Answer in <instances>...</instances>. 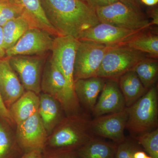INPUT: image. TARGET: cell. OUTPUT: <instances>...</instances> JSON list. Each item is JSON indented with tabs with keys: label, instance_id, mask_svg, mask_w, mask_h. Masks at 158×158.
<instances>
[{
	"label": "cell",
	"instance_id": "6da1fadb",
	"mask_svg": "<svg viewBox=\"0 0 158 158\" xmlns=\"http://www.w3.org/2000/svg\"><path fill=\"white\" fill-rule=\"evenodd\" d=\"M47 18L60 36L79 40L99 23L95 10L83 0H40Z\"/></svg>",
	"mask_w": 158,
	"mask_h": 158
},
{
	"label": "cell",
	"instance_id": "7a4b0ae2",
	"mask_svg": "<svg viewBox=\"0 0 158 158\" xmlns=\"http://www.w3.org/2000/svg\"><path fill=\"white\" fill-rule=\"evenodd\" d=\"M90 120L73 115L62 121L48 139L45 147L50 149L47 151L77 150L94 137L90 131Z\"/></svg>",
	"mask_w": 158,
	"mask_h": 158
},
{
	"label": "cell",
	"instance_id": "3957f363",
	"mask_svg": "<svg viewBox=\"0 0 158 158\" xmlns=\"http://www.w3.org/2000/svg\"><path fill=\"white\" fill-rule=\"evenodd\" d=\"M127 109L126 128L133 138L157 128V88L154 85Z\"/></svg>",
	"mask_w": 158,
	"mask_h": 158
},
{
	"label": "cell",
	"instance_id": "277c9868",
	"mask_svg": "<svg viewBox=\"0 0 158 158\" xmlns=\"http://www.w3.org/2000/svg\"><path fill=\"white\" fill-rule=\"evenodd\" d=\"M41 90L59 102L67 114H77L80 109L78 100L71 92L65 77L50 57L44 67Z\"/></svg>",
	"mask_w": 158,
	"mask_h": 158
},
{
	"label": "cell",
	"instance_id": "5b68a950",
	"mask_svg": "<svg viewBox=\"0 0 158 158\" xmlns=\"http://www.w3.org/2000/svg\"><path fill=\"white\" fill-rule=\"evenodd\" d=\"M144 54L124 45L110 46L103 59L97 77L118 81L119 77L132 70Z\"/></svg>",
	"mask_w": 158,
	"mask_h": 158
},
{
	"label": "cell",
	"instance_id": "8992f818",
	"mask_svg": "<svg viewBox=\"0 0 158 158\" xmlns=\"http://www.w3.org/2000/svg\"><path fill=\"white\" fill-rule=\"evenodd\" d=\"M95 10L100 23L134 31H145L152 26L142 11H138L119 1Z\"/></svg>",
	"mask_w": 158,
	"mask_h": 158
},
{
	"label": "cell",
	"instance_id": "52a82bcc",
	"mask_svg": "<svg viewBox=\"0 0 158 158\" xmlns=\"http://www.w3.org/2000/svg\"><path fill=\"white\" fill-rule=\"evenodd\" d=\"M110 47L80 41L75 58L74 81L80 79L97 77L103 59Z\"/></svg>",
	"mask_w": 158,
	"mask_h": 158
},
{
	"label": "cell",
	"instance_id": "ba28073f",
	"mask_svg": "<svg viewBox=\"0 0 158 158\" xmlns=\"http://www.w3.org/2000/svg\"><path fill=\"white\" fill-rule=\"evenodd\" d=\"M45 56H16L9 57V63L27 90L40 95Z\"/></svg>",
	"mask_w": 158,
	"mask_h": 158
},
{
	"label": "cell",
	"instance_id": "9c48e42d",
	"mask_svg": "<svg viewBox=\"0 0 158 158\" xmlns=\"http://www.w3.org/2000/svg\"><path fill=\"white\" fill-rule=\"evenodd\" d=\"M79 42L78 40L71 36L55 37L50 57L65 77L71 92L76 97L74 88V66Z\"/></svg>",
	"mask_w": 158,
	"mask_h": 158
},
{
	"label": "cell",
	"instance_id": "30bf717a",
	"mask_svg": "<svg viewBox=\"0 0 158 158\" xmlns=\"http://www.w3.org/2000/svg\"><path fill=\"white\" fill-rule=\"evenodd\" d=\"M37 28L29 29L12 47L6 51L7 57L16 56H45L52 50L54 38Z\"/></svg>",
	"mask_w": 158,
	"mask_h": 158
},
{
	"label": "cell",
	"instance_id": "8fae6325",
	"mask_svg": "<svg viewBox=\"0 0 158 158\" xmlns=\"http://www.w3.org/2000/svg\"><path fill=\"white\" fill-rule=\"evenodd\" d=\"M143 31L128 30L106 23H100L85 31L78 40L115 46L123 45Z\"/></svg>",
	"mask_w": 158,
	"mask_h": 158
},
{
	"label": "cell",
	"instance_id": "7c38bea8",
	"mask_svg": "<svg viewBox=\"0 0 158 158\" xmlns=\"http://www.w3.org/2000/svg\"><path fill=\"white\" fill-rule=\"evenodd\" d=\"M127 118V108L117 113L95 117L93 120H90V132L94 136L108 138L118 144L126 138L124 131Z\"/></svg>",
	"mask_w": 158,
	"mask_h": 158
},
{
	"label": "cell",
	"instance_id": "4fadbf2b",
	"mask_svg": "<svg viewBox=\"0 0 158 158\" xmlns=\"http://www.w3.org/2000/svg\"><path fill=\"white\" fill-rule=\"evenodd\" d=\"M48 135L37 112L17 125L15 138L24 152L35 149L43 151L48 139Z\"/></svg>",
	"mask_w": 158,
	"mask_h": 158
},
{
	"label": "cell",
	"instance_id": "5bb4252c",
	"mask_svg": "<svg viewBox=\"0 0 158 158\" xmlns=\"http://www.w3.org/2000/svg\"><path fill=\"white\" fill-rule=\"evenodd\" d=\"M98 98L92 111L95 117L120 112L127 108L116 80L106 79Z\"/></svg>",
	"mask_w": 158,
	"mask_h": 158
},
{
	"label": "cell",
	"instance_id": "9a60e30c",
	"mask_svg": "<svg viewBox=\"0 0 158 158\" xmlns=\"http://www.w3.org/2000/svg\"><path fill=\"white\" fill-rule=\"evenodd\" d=\"M25 90L9 63V57L0 60V93L8 109L24 93Z\"/></svg>",
	"mask_w": 158,
	"mask_h": 158
},
{
	"label": "cell",
	"instance_id": "2e32d148",
	"mask_svg": "<svg viewBox=\"0 0 158 158\" xmlns=\"http://www.w3.org/2000/svg\"><path fill=\"white\" fill-rule=\"evenodd\" d=\"M106 79L98 77L80 79L74 83V91L79 102L92 112L99 95L104 86Z\"/></svg>",
	"mask_w": 158,
	"mask_h": 158
},
{
	"label": "cell",
	"instance_id": "e0dca14e",
	"mask_svg": "<svg viewBox=\"0 0 158 158\" xmlns=\"http://www.w3.org/2000/svg\"><path fill=\"white\" fill-rule=\"evenodd\" d=\"M22 9L23 15L32 28H37L48 32L53 37L60 36L48 21L43 9L40 0H11Z\"/></svg>",
	"mask_w": 158,
	"mask_h": 158
},
{
	"label": "cell",
	"instance_id": "ac0fdd59",
	"mask_svg": "<svg viewBox=\"0 0 158 158\" xmlns=\"http://www.w3.org/2000/svg\"><path fill=\"white\" fill-rule=\"evenodd\" d=\"M39 95L27 90L9 109L10 115L16 125L24 121L38 112Z\"/></svg>",
	"mask_w": 158,
	"mask_h": 158
},
{
	"label": "cell",
	"instance_id": "d6986e66",
	"mask_svg": "<svg viewBox=\"0 0 158 158\" xmlns=\"http://www.w3.org/2000/svg\"><path fill=\"white\" fill-rule=\"evenodd\" d=\"M38 113L48 134L61 121V105L48 94H40Z\"/></svg>",
	"mask_w": 158,
	"mask_h": 158
},
{
	"label": "cell",
	"instance_id": "ffe728a7",
	"mask_svg": "<svg viewBox=\"0 0 158 158\" xmlns=\"http://www.w3.org/2000/svg\"><path fill=\"white\" fill-rule=\"evenodd\" d=\"M118 83L127 108L135 103L148 90L133 70L129 71L119 77Z\"/></svg>",
	"mask_w": 158,
	"mask_h": 158
},
{
	"label": "cell",
	"instance_id": "44dd1931",
	"mask_svg": "<svg viewBox=\"0 0 158 158\" xmlns=\"http://www.w3.org/2000/svg\"><path fill=\"white\" fill-rule=\"evenodd\" d=\"M117 144L94 137L77 150L78 158H114Z\"/></svg>",
	"mask_w": 158,
	"mask_h": 158
},
{
	"label": "cell",
	"instance_id": "7402d4cb",
	"mask_svg": "<svg viewBox=\"0 0 158 158\" xmlns=\"http://www.w3.org/2000/svg\"><path fill=\"white\" fill-rule=\"evenodd\" d=\"M32 28L28 20L23 15L10 20L2 27L6 51L12 47L27 31Z\"/></svg>",
	"mask_w": 158,
	"mask_h": 158
},
{
	"label": "cell",
	"instance_id": "603a6c76",
	"mask_svg": "<svg viewBox=\"0 0 158 158\" xmlns=\"http://www.w3.org/2000/svg\"><path fill=\"white\" fill-rule=\"evenodd\" d=\"M123 45L138 51L144 54H147L154 59L158 57V36L145 31L134 36Z\"/></svg>",
	"mask_w": 158,
	"mask_h": 158
},
{
	"label": "cell",
	"instance_id": "cb8c5ba5",
	"mask_svg": "<svg viewBox=\"0 0 158 158\" xmlns=\"http://www.w3.org/2000/svg\"><path fill=\"white\" fill-rule=\"evenodd\" d=\"M135 71L144 88L147 90L154 85L158 74L157 59L146 57L139 61L134 67Z\"/></svg>",
	"mask_w": 158,
	"mask_h": 158
},
{
	"label": "cell",
	"instance_id": "d4e9b609",
	"mask_svg": "<svg viewBox=\"0 0 158 158\" xmlns=\"http://www.w3.org/2000/svg\"><path fill=\"white\" fill-rule=\"evenodd\" d=\"M24 152L20 147L16 138L0 121V158H18Z\"/></svg>",
	"mask_w": 158,
	"mask_h": 158
},
{
	"label": "cell",
	"instance_id": "484cf974",
	"mask_svg": "<svg viewBox=\"0 0 158 158\" xmlns=\"http://www.w3.org/2000/svg\"><path fill=\"white\" fill-rule=\"evenodd\" d=\"M152 158H158V129L134 137Z\"/></svg>",
	"mask_w": 158,
	"mask_h": 158
},
{
	"label": "cell",
	"instance_id": "4316f807",
	"mask_svg": "<svg viewBox=\"0 0 158 158\" xmlns=\"http://www.w3.org/2000/svg\"><path fill=\"white\" fill-rule=\"evenodd\" d=\"M23 14L22 9L11 0L0 1V27Z\"/></svg>",
	"mask_w": 158,
	"mask_h": 158
},
{
	"label": "cell",
	"instance_id": "83f0119b",
	"mask_svg": "<svg viewBox=\"0 0 158 158\" xmlns=\"http://www.w3.org/2000/svg\"><path fill=\"white\" fill-rule=\"evenodd\" d=\"M139 144L136 140L127 138L121 143L117 144L114 158H134V154L140 149Z\"/></svg>",
	"mask_w": 158,
	"mask_h": 158
},
{
	"label": "cell",
	"instance_id": "f1b7e54d",
	"mask_svg": "<svg viewBox=\"0 0 158 158\" xmlns=\"http://www.w3.org/2000/svg\"><path fill=\"white\" fill-rule=\"evenodd\" d=\"M42 158H78L77 151H43Z\"/></svg>",
	"mask_w": 158,
	"mask_h": 158
},
{
	"label": "cell",
	"instance_id": "f546056e",
	"mask_svg": "<svg viewBox=\"0 0 158 158\" xmlns=\"http://www.w3.org/2000/svg\"><path fill=\"white\" fill-rule=\"evenodd\" d=\"M119 0H86V3L92 9H96L109 6Z\"/></svg>",
	"mask_w": 158,
	"mask_h": 158
},
{
	"label": "cell",
	"instance_id": "4dcf8cb0",
	"mask_svg": "<svg viewBox=\"0 0 158 158\" xmlns=\"http://www.w3.org/2000/svg\"><path fill=\"white\" fill-rule=\"evenodd\" d=\"M0 117L8 122L10 123H14L10 115L9 109L6 106L3 102L1 93H0Z\"/></svg>",
	"mask_w": 158,
	"mask_h": 158
},
{
	"label": "cell",
	"instance_id": "1f68e13d",
	"mask_svg": "<svg viewBox=\"0 0 158 158\" xmlns=\"http://www.w3.org/2000/svg\"><path fill=\"white\" fill-rule=\"evenodd\" d=\"M42 151L35 149L26 152L18 158H42Z\"/></svg>",
	"mask_w": 158,
	"mask_h": 158
},
{
	"label": "cell",
	"instance_id": "d6a6232c",
	"mask_svg": "<svg viewBox=\"0 0 158 158\" xmlns=\"http://www.w3.org/2000/svg\"><path fill=\"white\" fill-rule=\"evenodd\" d=\"M149 16L152 19L150 22L152 25L158 24V9L157 7H152L149 11Z\"/></svg>",
	"mask_w": 158,
	"mask_h": 158
},
{
	"label": "cell",
	"instance_id": "836d02e7",
	"mask_svg": "<svg viewBox=\"0 0 158 158\" xmlns=\"http://www.w3.org/2000/svg\"><path fill=\"white\" fill-rule=\"evenodd\" d=\"M119 1L138 11H142L140 6V0H119Z\"/></svg>",
	"mask_w": 158,
	"mask_h": 158
},
{
	"label": "cell",
	"instance_id": "e575fe53",
	"mask_svg": "<svg viewBox=\"0 0 158 158\" xmlns=\"http://www.w3.org/2000/svg\"><path fill=\"white\" fill-rule=\"evenodd\" d=\"M6 50L4 46L3 40L2 28L0 27V60L6 58Z\"/></svg>",
	"mask_w": 158,
	"mask_h": 158
},
{
	"label": "cell",
	"instance_id": "d590c367",
	"mask_svg": "<svg viewBox=\"0 0 158 158\" xmlns=\"http://www.w3.org/2000/svg\"><path fill=\"white\" fill-rule=\"evenodd\" d=\"M140 2L147 6H153L158 4V0H140Z\"/></svg>",
	"mask_w": 158,
	"mask_h": 158
},
{
	"label": "cell",
	"instance_id": "8d00e7d4",
	"mask_svg": "<svg viewBox=\"0 0 158 158\" xmlns=\"http://www.w3.org/2000/svg\"><path fill=\"white\" fill-rule=\"evenodd\" d=\"M147 154L144 151L139 150L137 151L134 154V158H145Z\"/></svg>",
	"mask_w": 158,
	"mask_h": 158
},
{
	"label": "cell",
	"instance_id": "74e56055",
	"mask_svg": "<svg viewBox=\"0 0 158 158\" xmlns=\"http://www.w3.org/2000/svg\"><path fill=\"white\" fill-rule=\"evenodd\" d=\"M152 158L150 156H147L146 157V158Z\"/></svg>",
	"mask_w": 158,
	"mask_h": 158
},
{
	"label": "cell",
	"instance_id": "f35d334b",
	"mask_svg": "<svg viewBox=\"0 0 158 158\" xmlns=\"http://www.w3.org/2000/svg\"><path fill=\"white\" fill-rule=\"evenodd\" d=\"M83 1H85V2H86V0H83Z\"/></svg>",
	"mask_w": 158,
	"mask_h": 158
},
{
	"label": "cell",
	"instance_id": "ab89813d",
	"mask_svg": "<svg viewBox=\"0 0 158 158\" xmlns=\"http://www.w3.org/2000/svg\"><path fill=\"white\" fill-rule=\"evenodd\" d=\"M4 1V0H0V1Z\"/></svg>",
	"mask_w": 158,
	"mask_h": 158
}]
</instances>
